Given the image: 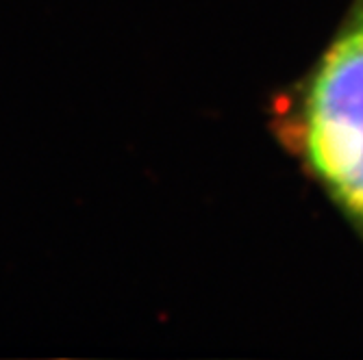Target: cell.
<instances>
[{
  "instance_id": "obj_1",
  "label": "cell",
  "mask_w": 363,
  "mask_h": 360,
  "mask_svg": "<svg viewBox=\"0 0 363 360\" xmlns=\"http://www.w3.org/2000/svg\"><path fill=\"white\" fill-rule=\"evenodd\" d=\"M298 139L315 180L363 235V0L315 63Z\"/></svg>"
}]
</instances>
